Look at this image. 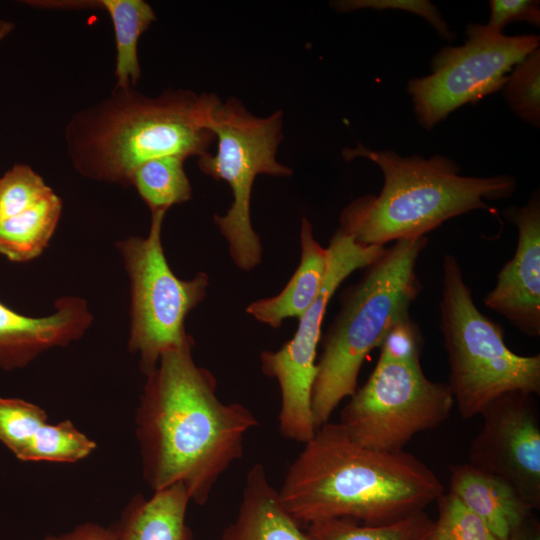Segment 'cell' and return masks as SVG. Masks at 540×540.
<instances>
[{
    "mask_svg": "<svg viewBox=\"0 0 540 540\" xmlns=\"http://www.w3.org/2000/svg\"><path fill=\"white\" fill-rule=\"evenodd\" d=\"M426 236L402 239L386 247L362 278L347 288L341 307L322 339V352L311 394L316 430L329 422L340 402L357 390L366 356L408 318L422 290L416 265Z\"/></svg>",
    "mask_w": 540,
    "mask_h": 540,
    "instance_id": "5b68a950",
    "label": "cell"
},
{
    "mask_svg": "<svg viewBox=\"0 0 540 540\" xmlns=\"http://www.w3.org/2000/svg\"><path fill=\"white\" fill-rule=\"evenodd\" d=\"M53 189L28 164L17 163L0 176V222L41 201Z\"/></svg>",
    "mask_w": 540,
    "mask_h": 540,
    "instance_id": "d4e9b609",
    "label": "cell"
},
{
    "mask_svg": "<svg viewBox=\"0 0 540 540\" xmlns=\"http://www.w3.org/2000/svg\"><path fill=\"white\" fill-rule=\"evenodd\" d=\"M342 156L348 161L366 158L383 174L379 194L355 199L340 214V228L367 246L426 236L454 217L491 210L487 201L509 198L516 189L509 175H461L459 165L443 155L404 157L358 142L344 148Z\"/></svg>",
    "mask_w": 540,
    "mask_h": 540,
    "instance_id": "277c9868",
    "label": "cell"
},
{
    "mask_svg": "<svg viewBox=\"0 0 540 540\" xmlns=\"http://www.w3.org/2000/svg\"><path fill=\"white\" fill-rule=\"evenodd\" d=\"M98 9L107 12L114 30V88L135 87L141 78L138 41L156 20L155 11L144 0H89V10Z\"/></svg>",
    "mask_w": 540,
    "mask_h": 540,
    "instance_id": "d6986e66",
    "label": "cell"
},
{
    "mask_svg": "<svg viewBox=\"0 0 540 540\" xmlns=\"http://www.w3.org/2000/svg\"><path fill=\"white\" fill-rule=\"evenodd\" d=\"M15 29L12 21L0 18V42L3 41Z\"/></svg>",
    "mask_w": 540,
    "mask_h": 540,
    "instance_id": "4dcf8cb0",
    "label": "cell"
},
{
    "mask_svg": "<svg viewBox=\"0 0 540 540\" xmlns=\"http://www.w3.org/2000/svg\"><path fill=\"white\" fill-rule=\"evenodd\" d=\"M221 540H311L285 509L279 491L269 481L264 466L247 472L235 520Z\"/></svg>",
    "mask_w": 540,
    "mask_h": 540,
    "instance_id": "2e32d148",
    "label": "cell"
},
{
    "mask_svg": "<svg viewBox=\"0 0 540 540\" xmlns=\"http://www.w3.org/2000/svg\"><path fill=\"white\" fill-rule=\"evenodd\" d=\"M278 491L287 512L306 528L332 518L392 523L424 510L444 487L411 453L364 447L340 423L327 422L304 444Z\"/></svg>",
    "mask_w": 540,
    "mask_h": 540,
    "instance_id": "7a4b0ae2",
    "label": "cell"
},
{
    "mask_svg": "<svg viewBox=\"0 0 540 540\" xmlns=\"http://www.w3.org/2000/svg\"><path fill=\"white\" fill-rule=\"evenodd\" d=\"M62 206L53 191L25 211L1 221L0 254L19 263L41 255L56 230Z\"/></svg>",
    "mask_w": 540,
    "mask_h": 540,
    "instance_id": "ffe728a7",
    "label": "cell"
},
{
    "mask_svg": "<svg viewBox=\"0 0 540 540\" xmlns=\"http://www.w3.org/2000/svg\"><path fill=\"white\" fill-rule=\"evenodd\" d=\"M517 227L515 253L499 271L484 304L529 337L540 336V195L504 211Z\"/></svg>",
    "mask_w": 540,
    "mask_h": 540,
    "instance_id": "4fadbf2b",
    "label": "cell"
},
{
    "mask_svg": "<svg viewBox=\"0 0 540 540\" xmlns=\"http://www.w3.org/2000/svg\"><path fill=\"white\" fill-rule=\"evenodd\" d=\"M507 540H540L539 521L531 513L509 533Z\"/></svg>",
    "mask_w": 540,
    "mask_h": 540,
    "instance_id": "f546056e",
    "label": "cell"
},
{
    "mask_svg": "<svg viewBox=\"0 0 540 540\" xmlns=\"http://www.w3.org/2000/svg\"><path fill=\"white\" fill-rule=\"evenodd\" d=\"M283 115L276 110L266 117L251 114L237 99L229 98L214 108L209 129L217 139L214 154L198 157L199 169L229 185L233 201L214 223L228 243L236 267L250 271L262 262L263 248L250 217L251 195L258 175L291 176L293 170L276 160L282 141Z\"/></svg>",
    "mask_w": 540,
    "mask_h": 540,
    "instance_id": "52a82bcc",
    "label": "cell"
},
{
    "mask_svg": "<svg viewBox=\"0 0 540 540\" xmlns=\"http://www.w3.org/2000/svg\"><path fill=\"white\" fill-rule=\"evenodd\" d=\"M92 321L86 300L76 296L59 298L54 313L44 317L19 314L0 302V368L26 367L44 351L80 339Z\"/></svg>",
    "mask_w": 540,
    "mask_h": 540,
    "instance_id": "5bb4252c",
    "label": "cell"
},
{
    "mask_svg": "<svg viewBox=\"0 0 540 540\" xmlns=\"http://www.w3.org/2000/svg\"><path fill=\"white\" fill-rule=\"evenodd\" d=\"M510 109L524 122L540 125V48L518 63L503 86Z\"/></svg>",
    "mask_w": 540,
    "mask_h": 540,
    "instance_id": "cb8c5ba5",
    "label": "cell"
},
{
    "mask_svg": "<svg viewBox=\"0 0 540 540\" xmlns=\"http://www.w3.org/2000/svg\"><path fill=\"white\" fill-rule=\"evenodd\" d=\"M44 540H117L115 532L110 527H105L93 522H85L73 528L67 533L60 535H47Z\"/></svg>",
    "mask_w": 540,
    "mask_h": 540,
    "instance_id": "f1b7e54d",
    "label": "cell"
},
{
    "mask_svg": "<svg viewBox=\"0 0 540 540\" xmlns=\"http://www.w3.org/2000/svg\"><path fill=\"white\" fill-rule=\"evenodd\" d=\"M191 501L186 488L175 484L150 497L134 495L112 524L117 540H193L186 523Z\"/></svg>",
    "mask_w": 540,
    "mask_h": 540,
    "instance_id": "ac0fdd59",
    "label": "cell"
},
{
    "mask_svg": "<svg viewBox=\"0 0 540 540\" xmlns=\"http://www.w3.org/2000/svg\"><path fill=\"white\" fill-rule=\"evenodd\" d=\"M167 212L151 213L146 237L131 236L117 243L130 281L128 348L138 354L144 376L165 352L195 343L185 329V318L206 297L209 276L178 278L170 268L161 242Z\"/></svg>",
    "mask_w": 540,
    "mask_h": 540,
    "instance_id": "9c48e42d",
    "label": "cell"
},
{
    "mask_svg": "<svg viewBox=\"0 0 540 540\" xmlns=\"http://www.w3.org/2000/svg\"><path fill=\"white\" fill-rule=\"evenodd\" d=\"M331 6L339 12H352L364 8L376 10H403L426 20L445 40H452L454 33L434 4L427 0H345L334 1Z\"/></svg>",
    "mask_w": 540,
    "mask_h": 540,
    "instance_id": "4316f807",
    "label": "cell"
},
{
    "mask_svg": "<svg viewBox=\"0 0 540 540\" xmlns=\"http://www.w3.org/2000/svg\"><path fill=\"white\" fill-rule=\"evenodd\" d=\"M440 330L449 364L454 405L463 419L481 414L496 398L512 391L540 393V355L522 356L506 345L499 324L476 306L459 262L442 260Z\"/></svg>",
    "mask_w": 540,
    "mask_h": 540,
    "instance_id": "8992f818",
    "label": "cell"
},
{
    "mask_svg": "<svg viewBox=\"0 0 540 540\" xmlns=\"http://www.w3.org/2000/svg\"><path fill=\"white\" fill-rule=\"evenodd\" d=\"M449 493L479 516L498 540L509 533L533 511L507 481L470 463L450 468Z\"/></svg>",
    "mask_w": 540,
    "mask_h": 540,
    "instance_id": "9a60e30c",
    "label": "cell"
},
{
    "mask_svg": "<svg viewBox=\"0 0 540 540\" xmlns=\"http://www.w3.org/2000/svg\"><path fill=\"white\" fill-rule=\"evenodd\" d=\"M220 101L187 89L151 97L135 87L114 88L70 117L64 128L67 156L85 178L130 187L134 170L149 160L208 153L215 139L209 121Z\"/></svg>",
    "mask_w": 540,
    "mask_h": 540,
    "instance_id": "3957f363",
    "label": "cell"
},
{
    "mask_svg": "<svg viewBox=\"0 0 540 540\" xmlns=\"http://www.w3.org/2000/svg\"><path fill=\"white\" fill-rule=\"evenodd\" d=\"M186 158L171 155L145 162L134 170L130 186H134L151 213L165 211L192 197V186L184 169Z\"/></svg>",
    "mask_w": 540,
    "mask_h": 540,
    "instance_id": "44dd1931",
    "label": "cell"
},
{
    "mask_svg": "<svg viewBox=\"0 0 540 540\" xmlns=\"http://www.w3.org/2000/svg\"><path fill=\"white\" fill-rule=\"evenodd\" d=\"M327 269V248L315 239L311 222L303 217L300 262L294 274L278 294L250 303L247 314L273 328H279L285 319H299L319 295Z\"/></svg>",
    "mask_w": 540,
    "mask_h": 540,
    "instance_id": "e0dca14e",
    "label": "cell"
},
{
    "mask_svg": "<svg viewBox=\"0 0 540 540\" xmlns=\"http://www.w3.org/2000/svg\"><path fill=\"white\" fill-rule=\"evenodd\" d=\"M533 394L512 391L481 413L484 424L469 450V463L512 485L540 508V421Z\"/></svg>",
    "mask_w": 540,
    "mask_h": 540,
    "instance_id": "7c38bea8",
    "label": "cell"
},
{
    "mask_svg": "<svg viewBox=\"0 0 540 540\" xmlns=\"http://www.w3.org/2000/svg\"><path fill=\"white\" fill-rule=\"evenodd\" d=\"M385 249L386 246L359 244L339 227L327 247L328 269L322 289L298 319L294 336L276 351L261 352L262 373L279 384L278 426L284 438L305 444L314 436L311 394L317 372V347L328 304L349 275L371 265Z\"/></svg>",
    "mask_w": 540,
    "mask_h": 540,
    "instance_id": "30bf717a",
    "label": "cell"
},
{
    "mask_svg": "<svg viewBox=\"0 0 540 540\" xmlns=\"http://www.w3.org/2000/svg\"><path fill=\"white\" fill-rule=\"evenodd\" d=\"M50 424L46 411L39 405L0 396V442L18 460L36 462Z\"/></svg>",
    "mask_w": 540,
    "mask_h": 540,
    "instance_id": "7402d4cb",
    "label": "cell"
},
{
    "mask_svg": "<svg viewBox=\"0 0 540 540\" xmlns=\"http://www.w3.org/2000/svg\"><path fill=\"white\" fill-rule=\"evenodd\" d=\"M433 520L422 510L383 525H365L347 518L315 521L306 527L311 540H427Z\"/></svg>",
    "mask_w": 540,
    "mask_h": 540,
    "instance_id": "603a6c76",
    "label": "cell"
},
{
    "mask_svg": "<svg viewBox=\"0 0 540 540\" xmlns=\"http://www.w3.org/2000/svg\"><path fill=\"white\" fill-rule=\"evenodd\" d=\"M194 344L165 352L145 376L135 432L149 488L182 484L204 505L259 422L246 406L219 399L215 376L193 359Z\"/></svg>",
    "mask_w": 540,
    "mask_h": 540,
    "instance_id": "6da1fadb",
    "label": "cell"
},
{
    "mask_svg": "<svg viewBox=\"0 0 540 540\" xmlns=\"http://www.w3.org/2000/svg\"><path fill=\"white\" fill-rule=\"evenodd\" d=\"M438 518L427 540H498L484 521L451 493L438 499Z\"/></svg>",
    "mask_w": 540,
    "mask_h": 540,
    "instance_id": "484cf974",
    "label": "cell"
},
{
    "mask_svg": "<svg viewBox=\"0 0 540 540\" xmlns=\"http://www.w3.org/2000/svg\"><path fill=\"white\" fill-rule=\"evenodd\" d=\"M489 21L485 25L494 33H502L505 26L513 22L525 21L537 27L540 25L539 1L535 0H490Z\"/></svg>",
    "mask_w": 540,
    "mask_h": 540,
    "instance_id": "83f0119b",
    "label": "cell"
},
{
    "mask_svg": "<svg viewBox=\"0 0 540 540\" xmlns=\"http://www.w3.org/2000/svg\"><path fill=\"white\" fill-rule=\"evenodd\" d=\"M466 35L463 45L443 47L434 55L430 74L407 83L416 119L425 129L501 90L513 68L540 48L538 35L507 36L482 24H469Z\"/></svg>",
    "mask_w": 540,
    "mask_h": 540,
    "instance_id": "8fae6325",
    "label": "cell"
},
{
    "mask_svg": "<svg viewBox=\"0 0 540 540\" xmlns=\"http://www.w3.org/2000/svg\"><path fill=\"white\" fill-rule=\"evenodd\" d=\"M420 354L380 348L368 380L341 410L339 423L355 442L378 451H401L415 434L449 417L451 389L424 374Z\"/></svg>",
    "mask_w": 540,
    "mask_h": 540,
    "instance_id": "ba28073f",
    "label": "cell"
}]
</instances>
